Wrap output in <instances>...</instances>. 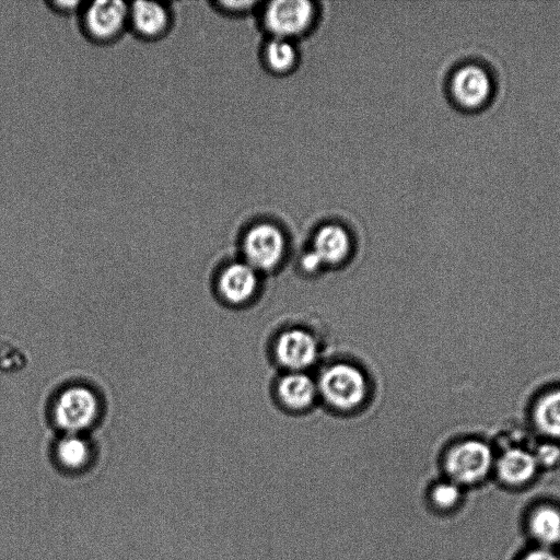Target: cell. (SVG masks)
Wrapping results in <instances>:
<instances>
[{
    "label": "cell",
    "mask_w": 560,
    "mask_h": 560,
    "mask_svg": "<svg viewBox=\"0 0 560 560\" xmlns=\"http://www.w3.org/2000/svg\"><path fill=\"white\" fill-rule=\"evenodd\" d=\"M442 82L450 103L466 112L487 106L497 93V72L477 54H463L452 60Z\"/></svg>",
    "instance_id": "obj_1"
},
{
    "label": "cell",
    "mask_w": 560,
    "mask_h": 560,
    "mask_svg": "<svg viewBox=\"0 0 560 560\" xmlns=\"http://www.w3.org/2000/svg\"><path fill=\"white\" fill-rule=\"evenodd\" d=\"M318 14L316 0L262 1L259 19L268 36L298 40L315 25Z\"/></svg>",
    "instance_id": "obj_2"
},
{
    "label": "cell",
    "mask_w": 560,
    "mask_h": 560,
    "mask_svg": "<svg viewBox=\"0 0 560 560\" xmlns=\"http://www.w3.org/2000/svg\"><path fill=\"white\" fill-rule=\"evenodd\" d=\"M129 3L121 0L83 2L78 15L82 34L98 45L113 44L128 30Z\"/></svg>",
    "instance_id": "obj_3"
},
{
    "label": "cell",
    "mask_w": 560,
    "mask_h": 560,
    "mask_svg": "<svg viewBox=\"0 0 560 560\" xmlns=\"http://www.w3.org/2000/svg\"><path fill=\"white\" fill-rule=\"evenodd\" d=\"M287 237L276 222L261 220L250 225L242 238L246 262L255 270H270L283 258Z\"/></svg>",
    "instance_id": "obj_4"
},
{
    "label": "cell",
    "mask_w": 560,
    "mask_h": 560,
    "mask_svg": "<svg viewBox=\"0 0 560 560\" xmlns=\"http://www.w3.org/2000/svg\"><path fill=\"white\" fill-rule=\"evenodd\" d=\"M100 413L96 394L86 386H70L63 389L52 407V417L58 428L67 433L79 434L90 428Z\"/></svg>",
    "instance_id": "obj_5"
},
{
    "label": "cell",
    "mask_w": 560,
    "mask_h": 560,
    "mask_svg": "<svg viewBox=\"0 0 560 560\" xmlns=\"http://www.w3.org/2000/svg\"><path fill=\"white\" fill-rule=\"evenodd\" d=\"M317 388L329 405L337 409L349 410L364 399L366 383L360 370L339 363L323 372Z\"/></svg>",
    "instance_id": "obj_6"
},
{
    "label": "cell",
    "mask_w": 560,
    "mask_h": 560,
    "mask_svg": "<svg viewBox=\"0 0 560 560\" xmlns=\"http://www.w3.org/2000/svg\"><path fill=\"white\" fill-rule=\"evenodd\" d=\"M491 448L478 440H467L455 445L445 458V470L451 481L471 485L482 480L491 469Z\"/></svg>",
    "instance_id": "obj_7"
},
{
    "label": "cell",
    "mask_w": 560,
    "mask_h": 560,
    "mask_svg": "<svg viewBox=\"0 0 560 560\" xmlns=\"http://www.w3.org/2000/svg\"><path fill=\"white\" fill-rule=\"evenodd\" d=\"M173 21V11L166 2L138 0L129 3L128 30L143 40L163 38L170 33Z\"/></svg>",
    "instance_id": "obj_8"
},
{
    "label": "cell",
    "mask_w": 560,
    "mask_h": 560,
    "mask_svg": "<svg viewBox=\"0 0 560 560\" xmlns=\"http://www.w3.org/2000/svg\"><path fill=\"white\" fill-rule=\"evenodd\" d=\"M318 346L315 338L302 329H290L278 337L276 355L278 361L295 372L312 365L317 358Z\"/></svg>",
    "instance_id": "obj_9"
},
{
    "label": "cell",
    "mask_w": 560,
    "mask_h": 560,
    "mask_svg": "<svg viewBox=\"0 0 560 560\" xmlns=\"http://www.w3.org/2000/svg\"><path fill=\"white\" fill-rule=\"evenodd\" d=\"M311 249L323 265L339 264L351 250V235L345 225L336 221L324 223L314 232Z\"/></svg>",
    "instance_id": "obj_10"
},
{
    "label": "cell",
    "mask_w": 560,
    "mask_h": 560,
    "mask_svg": "<svg viewBox=\"0 0 560 560\" xmlns=\"http://www.w3.org/2000/svg\"><path fill=\"white\" fill-rule=\"evenodd\" d=\"M257 284L256 270L247 262L228 265L218 280L221 295L233 304L247 301L254 294Z\"/></svg>",
    "instance_id": "obj_11"
},
{
    "label": "cell",
    "mask_w": 560,
    "mask_h": 560,
    "mask_svg": "<svg viewBox=\"0 0 560 560\" xmlns=\"http://www.w3.org/2000/svg\"><path fill=\"white\" fill-rule=\"evenodd\" d=\"M537 467L534 454L521 447L504 451L497 462L499 477L512 486L528 482L534 477Z\"/></svg>",
    "instance_id": "obj_12"
},
{
    "label": "cell",
    "mask_w": 560,
    "mask_h": 560,
    "mask_svg": "<svg viewBox=\"0 0 560 560\" xmlns=\"http://www.w3.org/2000/svg\"><path fill=\"white\" fill-rule=\"evenodd\" d=\"M261 58L267 70L277 75L291 73L299 62L296 43L291 39L267 36Z\"/></svg>",
    "instance_id": "obj_13"
},
{
    "label": "cell",
    "mask_w": 560,
    "mask_h": 560,
    "mask_svg": "<svg viewBox=\"0 0 560 560\" xmlns=\"http://www.w3.org/2000/svg\"><path fill=\"white\" fill-rule=\"evenodd\" d=\"M317 386L314 381L301 372L283 376L278 384L280 399L292 409L308 407L315 399Z\"/></svg>",
    "instance_id": "obj_14"
},
{
    "label": "cell",
    "mask_w": 560,
    "mask_h": 560,
    "mask_svg": "<svg viewBox=\"0 0 560 560\" xmlns=\"http://www.w3.org/2000/svg\"><path fill=\"white\" fill-rule=\"evenodd\" d=\"M533 537L545 548L560 541V511L553 506H540L529 520Z\"/></svg>",
    "instance_id": "obj_15"
},
{
    "label": "cell",
    "mask_w": 560,
    "mask_h": 560,
    "mask_svg": "<svg viewBox=\"0 0 560 560\" xmlns=\"http://www.w3.org/2000/svg\"><path fill=\"white\" fill-rule=\"evenodd\" d=\"M533 417L539 431L560 440V388L539 398L534 407Z\"/></svg>",
    "instance_id": "obj_16"
},
{
    "label": "cell",
    "mask_w": 560,
    "mask_h": 560,
    "mask_svg": "<svg viewBox=\"0 0 560 560\" xmlns=\"http://www.w3.org/2000/svg\"><path fill=\"white\" fill-rule=\"evenodd\" d=\"M57 459L69 470L83 468L91 458V448L86 440L79 434L67 433L56 447Z\"/></svg>",
    "instance_id": "obj_17"
},
{
    "label": "cell",
    "mask_w": 560,
    "mask_h": 560,
    "mask_svg": "<svg viewBox=\"0 0 560 560\" xmlns=\"http://www.w3.org/2000/svg\"><path fill=\"white\" fill-rule=\"evenodd\" d=\"M262 1L258 0H220L209 2L211 8L226 16H243L257 11Z\"/></svg>",
    "instance_id": "obj_18"
},
{
    "label": "cell",
    "mask_w": 560,
    "mask_h": 560,
    "mask_svg": "<svg viewBox=\"0 0 560 560\" xmlns=\"http://www.w3.org/2000/svg\"><path fill=\"white\" fill-rule=\"evenodd\" d=\"M459 499V487L453 481L438 483L431 491V500L439 509H451L458 503Z\"/></svg>",
    "instance_id": "obj_19"
},
{
    "label": "cell",
    "mask_w": 560,
    "mask_h": 560,
    "mask_svg": "<svg viewBox=\"0 0 560 560\" xmlns=\"http://www.w3.org/2000/svg\"><path fill=\"white\" fill-rule=\"evenodd\" d=\"M534 457L538 466L551 467L560 462V447L553 443L540 444Z\"/></svg>",
    "instance_id": "obj_20"
},
{
    "label": "cell",
    "mask_w": 560,
    "mask_h": 560,
    "mask_svg": "<svg viewBox=\"0 0 560 560\" xmlns=\"http://www.w3.org/2000/svg\"><path fill=\"white\" fill-rule=\"evenodd\" d=\"M83 2L78 0H55L48 3L50 10L59 14L79 13Z\"/></svg>",
    "instance_id": "obj_21"
},
{
    "label": "cell",
    "mask_w": 560,
    "mask_h": 560,
    "mask_svg": "<svg viewBox=\"0 0 560 560\" xmlns=\"http://www.w3.org/2000/svg\"><path fill=\"white\" fill-rule=\"evenodd\" d=\"M522 560H560V558L548 548L541 547L530 550Z\"/></svg>",
    "instance_id": "obj_22"
},
{
    "label": "cell",
    "mask_w": 560,
    "mask_h": 560,
    "mask_svg": "<svg viewBox=\"0 0 560 560\" xmlns=\"http://www.w3.org/2000/svg\"><path fill=\"white\" fill-rule=\"evenodd\" d=\"M301 262L306 271H315L323 265L318 256L312 249L304 253Z\"/></svg>",
    "instance_id": "obj_23"
}]
</instances>
